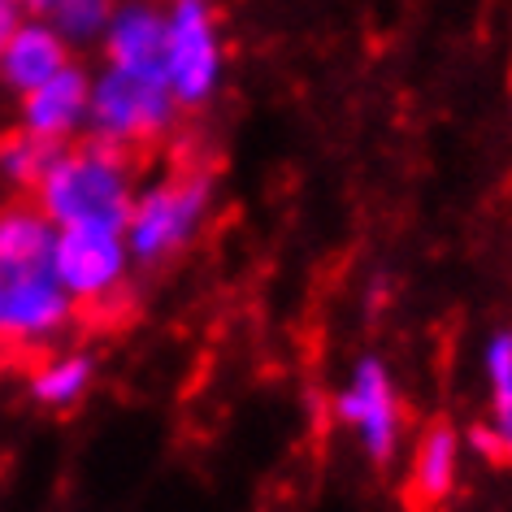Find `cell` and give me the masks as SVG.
I'll list each match as a JSON object with an SVG mask.
<instances>
[{
	"mask_svg": "<svg viewBox=\"0 0 512 512\" xmlns=\"http://www.w3.org/2000/svg\"><path fill=\"white\" fill-rule=\"evenodd\" d=\"M31 200L57 230H126L135 204L131 152L105 139L61 148Z\"/></svg>",
	"mask_w": 512,
	"mask_h": 512,
	"instance_id": "1",
	"label": "cell"
},
{
	"mask_svg": "<svg viewBox=\"0 0 512 512\" xmlns=\"http://www.w3.org/2000/svg\"><path fill=\"white\" fill-rule=\"evenodd\" d=\"M213 196V178L204 174V165L196 170H178L174 178H161L144 191H135L131 217H126V248L139 265H161L174 252H183L209 213Z\"/></svg>",
	"mask_w": 512,
	"mask_h": 512,
	"instance_id": "2",
	"label": "cell"
},
{
	"mask_svg": "<svg viewBox=\"0 0 512 512\" xmlns=\"http://www.w3.org/2000/svg\"><path fill=\"white\" fill-rule=\"evenodd\" d=\"M174 109H178V100L170 96L165 83L109 66L100 79H92L87 131H92V139H105V144L135 152L170 131Z\"/></svg>",
	"mask_w": 512,
	"mask_h": 512,
	"instance_id": "3",
	"label": "cell"
},
{
	"mask_svg": "<svg viewBox=\"0 0 512 512\" xmlns=\"http://www.w3.org/2000/svg\"><path fill=\"white\" fill-rule=\"evenodd\" d=\"M165 83L183 109H200L222 83V40L204 0H174L165 9Z\"/></svg>",
	"mask_w": 512,
	"mask_h": 512,
	"instance_id": "4",
	"label": "cell"
},
{
	"mask_svg": "<svg viewBox=\"0 0 512 512\" xmlns=\"http://www.w3.org/2000/svg\"><path fill=\"white\" fill-rule=\"evenodd\" d=\"M126 248L122 230H57L48 274L70 291L74 304H100L126 287Z\"/></svg>",
	"mask_w": 512,
	"mask_h": 512,
	"instance_id": "5",
	"label": "cell"
},
{
	"mask_svg": "<svg viewBox=\"0 0 512 512\" xmlns=\"http://www.w3.org/2000/svg\"><path fill=\"white\" fill-rule=\"evenodd\" d=\"M335 413L361 434L374 465H387L395 456V443H400V404H395V391H391V378L382 361L369 356V361L356 365L352 387L335 400Z\"/></svg>",
	"mask_w": 512,
	"mask_h": 512,
	"instance_id": "6",
	"label": "cell"
},
{
	"mask_svg": "<svg viewBox=\"0 0 512 512\" xmlns=\"http://www.w3.org/2000/svg\"><path fill=\"white\" fill-rule=\"evenodd\" d=\"M74 317L70 291L53 274H18L0 287V339L9 343H35L57 335Z\"/></svg>",
	"mask_w": 512,
	"mask_h": 512,
	"instance_id": "7",
	"label": "cell"
},
{
	"mask_svg": "<svg viewBox=\"0 0 512 512\" xmlns=\"http://www.w3.org/2000/svg\"><path fill=\"white\" fill-rule=\"evenodd\" d=\"M100 40H105V61L113 70H131L165 83V9L148 5V0L118 5Z\"/></svg>",
	"mask_w": 512,
	"mask_h": 512,
	"instance_id": "8",
	"label": "cell"
},
{
	"mask_svg": "<svg viewBox=\"0 0 512 512\" xmlns=\"http://www.w3.org/2000/svg\"><path fill=\"white\" fill-rule=\"evenodd\" d=\"M87 105H92V74L70 61L66 70L22 96V126L53 144H66L87 126Z\"/></svg>",
	"mask_w": 512,
	"mask_h": 512,
	"instance_id": "9",
	"label": "cell"
},
{
	"mask_svg": "<svg viewBox=\"0 0 512 512\" xmlns=\"http://www.w3.org/2000/svg\"><path fill=\"white\" fill-rule=\"evenodd\" d=\"M66 66H70V44L61 40L48 18H22L18 31L0 48V83L18 96H27L31 87L48 83Z\"/></svg>",
	"mask_w": 512,
	"mask_h": 512,
	"instance_id": "10",
	"label": "cell"
},
{
	"mask_svg": "<svg viewBox=\"0 0 512 512\" xmlns=\"http://www.w3.org/2000/svg\"><path fill=\"white\" fill-rule=\"evenodd\" d=\"M456 469H460V434L447 426V421H434L417 439L413 460H408V478H404L408 512L443 508L456 486Z\"/></svg>",
	"mask_w": 512,
	"mask_h": 512,
	"instance_id": "11",
	"label": "cell"
},
{
	"mask_svg": "<svg viewBox=\"0 0 512 512\" xmlns=\"http://www.w3.org/2000/svg\"><path fill=\"white\" fill-rule=\"evenodd\" d=\"M53 243L57 226L48 222V213L31 196L0 204V274L5 278L44 274L53 261Z\"/></svg>",
	"mask_w": 512,
	"mask_h": 512,
	"instance_id": "12",
	"label": "cell"
},
{
	"mask_svg": "<svg viewBox=\"0 0 512 512\" xmlns=\"http://www.w3.org/2000/svg\"><path fill=\"white\" fill-rule=\"evenodd\" d=\"M66 144H53V139L27 131V126H18V131H5L0 135V178H5L9 187L18 191H31L40 187V178L48 174V165L57 161V152Z\"/></svg>",
	"mask_w": 512,
	"mask_h": 512,
	"instance_id": "13",
	"label": "cell"
},
{
	"mask_svg": "<svg viewBox=\"0 0 512 512\" xmlns=\"http://www.w3.org/2000/svg\"><path fill=\"white\" fill-rule=\"evenodd\" d=\"M87 382H92V361L74 352V356H57L53 365H44L40 374H35L31 391H35V400H40V404L70 408L87 391Z\"/></svg>",
	"mask_w": 512,
	"mask_h": 512,
	"instance_id": "14",
	"label": "cell"
},
{
	"mask_svg": "<svg viewBox=\"0 0 512 512\" xmlns=\"http://www.w3.org/2000/svg\"><path fill=\"white\" fill-rule=\"evenodd\" d=\"M113 9H118L113 0H57L48 22H53L66 44H92L105 35Z\"/></svg>",
	"mask_w": 512,
	"mask_h": 512,
	"instance_id": "15",
	"label": "cell"
},
{
	"mask_svg": "<svg viewBox=\"0 0 512 512\" xmlns=\"http://www.w3.org/2000/svg\"><path fill=\"white\" fill-rule=\"evenodd\" d=\"M486 378H491V408H495L491 426L504 434L508 456H512V335L508 330L486 343Z\"/></svg>",
	"mask_w": 512,
	"mask_h": 512,
	"instance_id": "16",
	"label": "cell"
},
{
	"mask_svg": "<svg viewBox=\"0 0 512 512\" xmlns=\"http://www.w3.org/2000/svg\"><path fill=\"white\" fill-rule=\"evenodd\" d=\"M469 439H473V447H478V452H482L486 460H495V465H504V460H512V456H508L504 434H499L495 426H478V430L469 434Z\"/></svg>",
	"mask_w": 512,
	"mask_h": 512,
	"instance_id": "17",
	"label": "cell"
},
{
	"mask_svg": "<svg viewBox=\"0 0 512 512\" xmlns=\"http://www.w3.org/2000/svg\"><path fill=\"white\" fill-rule=\"evenodd\" d=\"M22 18H27V14H22L18 0H0V48H5V40L18 31V22H22Z\"/></svg>",
	"mask_w": 512,
	"mask_h": 512,
	"instance_id": "18",
	"label": "cell"
},
{
	"mask_svg": "<svg viewBox=\"0 0 512 512\" xmlns=\"http://www.w3.org/2000/svg\"><path fill=\"white\" fill-rule=\"evenodd\" d=\"M18 5H22V14H27V18H48L57 0H18Z\"/></svg>",
	"mask_w": 512,
	"mask_h": 512,
	"instance_id": "19",
	"label": "cell"
},
{
	"mask_svg": "<svg viewBox=\"0 0 512 512\" xmlns=\"http://www.w3.org/2000/svg\"><path fill=\"white\" fill-rule=\"evenodd\" d=\"M0 287H5V274H0Z\"/></svg>",
	"mask_w": 512,
	"mask_h": 512,
	"instance_id": "20",
	"label": "cell"
}]
</instances>
